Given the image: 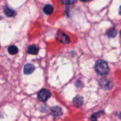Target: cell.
I'll return each instance as SVG.
<instances>
[{"mask_svg": "<svg viewBox=\"0 0 121 121\" xmlns=\"http://www.w3.org/2000/svg\"><path fill=\"white\" fill-rule=\"evenodd\" d=\"M106 34H107V35L109 37L114 38L115 37H116V35H117V32L115 28H111V29L108 30L107 31Z\"/></svg>", "mask_w": 121, "mask_h": 121, "instance_id": "obj_10", "label": "cell"}, {"mask_svg": "<svg viewBox=\"0 0 121 121\" xmlns=\"http://www.w3.org/2000/svg\"><path fill=\"white\" fill-rule=\"evenodd\" d=\"M4 13L7 17H13L15 15V12L10 8H6L4 9Z\"/></svg>", "mask_w": 121, "mask_h": 121, "instance_id": "obj_11", "label": "cell"}, {"mask_svg": "<svg viewBox=\"0 0 121 121\" xmlns=\"http://www.w3.org/2000/svg\"><path fill=\"white\" fill-rule=\"evenodd\" d=\"M61 2H62V3L65 4H73L76 2V1H72V0L67 1V0H65V1H62Z\"/></svg>", "mask_w": 121, "mask_h": 121, "instance_id": "obj_12", "label": "cell"}, {"mask_svg": "<svg viewBox=\"0 0 121 121\" xmlns=\"http://www.w3.org/2000/svg\"></svg>", "mask_w": 121, "mask_h": 121, "instance_id": "obj_16", "label": "cell"}, {"mask_svg": "<svg viewBox=\"0 0 121 121\" xmlns=\"http://www.w3.org/2000/svg\"><path fill=\"white\" fill-rule=\"evenodd\" d=\"M35 70V67L33 64L28 63L24 66V73L26 74H30L33 73Z\"/></svg>", "mask_w": 121, "mask_h": 121, "instance_id": "obj_4", "label": "cell"}, {"mask_svg": "<svg viewBox=\"0 0 121 121\" xmlns=\"http://www.w3.org/2000/svg\"><path fill=\"white\" fill-rule=\"evenodd\" d=\"M73 102L74 106H76V108H79L82 106L83 102V99L82 96L78 95L74 98Z\"/></svg>", "mask_w": 121, "mask_h": 121, "instance_id": "obj_5", "label": "cell"}, {"mask_svg": "<svg viewBox=\"0 0 121 121\" xmlns=\"http://www.w3.org/2000/svg\"><path fill=\"white\" fill-rule=\"evenodd\" d=\"M119 118H120L121 119V113H120V115H119Z\"/></svg>", "mask_w": 121, "mask_h": 121, "instance_id": "obj_14", "label": "cell"}, {"mask_svg": "<svg viewBox=\"0 0 121 121\" xmlns=\"http://www.w3.org/2000/svg\"><path fill=\"white\" fill-rule=\"evenodd\" d=\"M56 39L60 43L63 44H69L70 42V38L65 33L62 32H58L56 36Z\"/></svg>", "mask_w": 121, "mask_h": 121, "instance_id": "obj_3", "label": "cell"}, {"mask_svg": "<svg viewBox=\"0 0 121 121\" xmlns=\"http://www.w3.org/2000/svg\"><path fill=\"white\" fill-rule=\"evenodd\" d=\"M53 10H54V8H53V7L51 5H46L44 6L43 8V11L46 14H51L53 13Z\"/></svg>", "mask_w": 121, "mask_h": 121, "instance_id": "obj_8", "label": "cell"}, {"mask_svg": "<svg viewBox=\"0 0 121 121\" xmlns=\"http://www.w3.org/2000/svg\"><path fill=\"white\" fill-rule=\"evenodd\" d=\"M92 121H96V119H93V120H92Z\"/></svg>", "mask_w": 121, "mask_h": 121, "instance_id": "obj_15", "label": "cell"}, {"mask_svg": "<svg viewBox=\"0 0 121 121\" xmlns=\"http://www.w3.org/2000/svg\"><path fill=\"white\" fill-rule=\"evenodd\" d=\"M0 48H1V46H0Z\"/></svg>", "mask_w": 121, "mask_h": 121, "instance_id": "obj_17", "label": "cell"}, {"mask_svg": "<svg viewBox=\"0 0 121 121\" xmlns=\"http://www.w3.org/2000/svg\"><path fill=\"white\" fill-rule=\"evenodd\" d=\"M39 48L35 45L33 44L29 46L28 50H27V53L30 54H37L39 52Z\"/></svg>", "mask_w": 121, "mask_h": 121, "instance_id": "obj_6", "label": "cell"}, {"mask_svg": "<svg viewBox=\"0 0 121 121\" xmlns=\"http://www.w3.org/2000/svg\"><path fill=\"white\" fill-rule=\"evenodd\" d=\"M52 113L54 117H59L62 114L61 108L59 106H54L52 108Z\"/></svg>", "mask_w": 121, "mask_h": 121, "instance_id": "obj_7", "label": "cell"}, {"mask_svg": "<svg viewBox=\"0 0 121 121\" xmlns=\"http://www.w3.org/2000/svg\"><path fill=\"white\" fill-rule=\"evenodd\" d=\"M51 95L52 94L48 90L43 89L38 93V99L41 101L45 102L50 98Z\"/></svg>", "mask_w": 121, "mask_h": 121, "instance_id": "obj_2", "label": "cell"}, {"mask_svg": "<svg viewBox=\"0 0 121 121\" xmlns=\"http://www.w3.org/2000/svg\"><path fill=\"white\" fill-rule=\"evenodd\" d=\"M119 14H121V7H120V8H119Z\"/></svg>", "mask_w": 121, "mask_h": 121, "instance_id": "obj_13", "label": "cell"}, {"mask_svg": "<svg viewBox=\"0 0 121 121\" xmlns=\"http://www.w3.org/2000/svg\"><path fill=\"white\" fill-rule=\"evenodd\" d=\"M95 69L97 73L101 75H105L109 72V67L107 63L102 60H99L96 61Z\"/></svg>", "mask_w": 121, "mask_h": 121, "instance_id": "obj_1", "label": "cell"}, {"mask_svg": "<svg viewBox=\"0 0 121 121\" xmlns=\"http://www.w3.org/2000/svg\"><path fill=\"white\" fill-rule=\"evenodd\" d=\"M8 51L9 54H12V55H14V54H16L18 52V48L15 46H10L8 47Z\"/></svg>", "mask_w": 121, "mask_h": 121, "instance_id": "obj_9", "label": "cell"}]
</instances>
